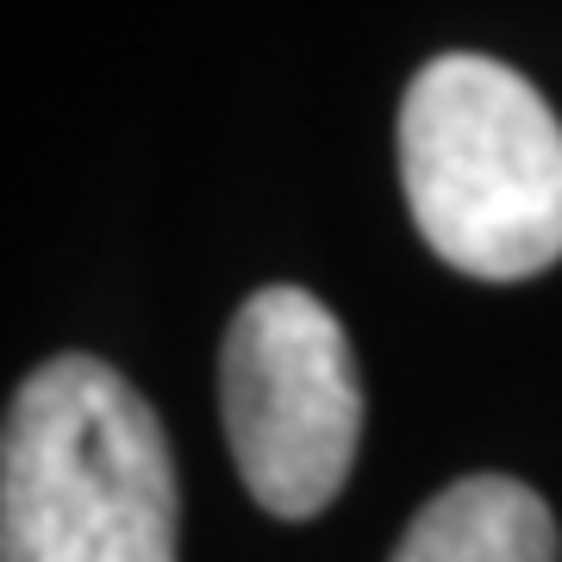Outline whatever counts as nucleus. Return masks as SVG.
Wrapping results in <instances>:
<instances>
[{
    "label": "nucleus",
    "instance_id": "1",
    "mask_svg": "<svg viewBox=\"0 0 562 562\" xmlns=\"http://www.w3.org/2000/svg\"><path fill=\"white\" fill-rule=\"evenodd\" d=\"M176 457L101 357H50L7 406L0 562H176Z\"/></svg>",
    "mask_w": 562,
    "mask_h": 562
},
{
    "label": "nucleus",
    "instance_id": "2",
    "mask_svg": "<svg viewBox=\"0 0 562 562\" xmlns=\"http://www.w3.org/2000/svg\"><path fill=\"white\" fill-rule=\"evenodd\" d=\"M401 181L419 238L462 276L525 281L562 257V125L506 63L450 50L413 76Z\"/></svg>",
    "mask_w": 562,
    "mask_h": 562
},
{
    "label": "nucleus",
    "instance_id": "3",
    "mask_svg": "<svg viewBox=\"0 0 562 562\" xmlns=\"http://www.w3.org/2000/svg\"><path fill=\"white\" fill-rule=\"evenodd\" d=\"M220 413L262 513H325L362 443V382L338 313L306 288H257L225 331Z\"/></svg>",
    "mask_w": 562,
    "mask_h": 562
},
{
    "label": "nucleus",
    "instance_id": "4",
    "mask_svg": "<svg viewBox=\"0 0 562 562\" xmlns=\"http://www.w3.org/2000/svg\"><path fill=\"white\" fill-rule=\"evenodd\" d=\"M387 562H557V519L513 475H469L413 513Z\"/></svg>",
    "mask_w": 562,
    "mask_h": 562
}]
</instances>
